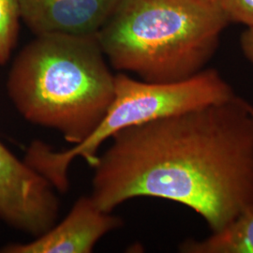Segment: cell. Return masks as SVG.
Returning a JSON list of instances; mask_svg holds the SVG:
<instances>
[{"instance_id":"7","label":"cell","mask_w":253,"mask_h":253,"mask_svg":"<svg viewBox=\"0 0 253 253\" xmlns=\"http://www.w3.org/2000/svg\"><path fill=\"white\" fill-rule=\"evenodd\" d=\"M50 196L45 178L0 142V219L11 228L25 226L43 210Z\"/></svg>"},{"instance_id":"2","label":"cell","mask_w":253,"mask_h":253,"mask_svg":"<svg viewBox=\"0 0 253 253\" xmlns=\"http://www.w3.org/2000/svg\"><path fill=\"white\" fill-rule=\"evenodd\" d=\"M9 100L28 122L78 145L100 125L115 97V75L97 35L36 36L13 60Z\"/></svg>"},{"instance_id":"6","label":"cell","mask_w":253,"mask_h":253,"mask_svg":"<svg viewBox=\"0 0 253 253\" xmlns=\"http://www.w3.org/2000/svg\"><path fill=\"white\" fill-rule=\"evenodd\" d=\"M21 20L36 36L97 35L120 0H17Z\"/></svg>"},{"instance_id":"11","label":"cell","mask_w":253,"mask_h":253,"mask_svg":"<svg viewBox=\"0 0 253 253\" xmlns=\"http://www.w3.org/2000/svg\"><path fill=\"white\" fill-rule=\"evenodd\" d=\"M239 42L245 57L253 64V27H247L245 29Z\"/></svg>"},{"instance_id":"10","label":"cell","mask_w":253,"mask_h":253,"mask_svg":"<svg viewBox=\"0 0 253 253\" xmlns=\"http://www.w3.org/2000/svg\"><path fill=\"white\" fill-rule=\"evenodd\" d=\"M230 23L253 27V0H217Z\"/></svg>"},{"instance_id":"9","label":"cell","mask_w":253,"mask_h":253,"mask_svg":"<svg viewBox=\"0 0 253 253\" xmlns=\"http://www.w3.org/2000/svg\"><path fill=\"white\" fill-rule=\"evenodd\" d=\"M20 10L17 0H0V66L9 62L20 32Z\"/></svg>"},{"instance_id":"1","label":"cell","mask_w":253,"mask_h":253,"mask_svg":"<svg viewBox=\"0 0 253 253\" xmlns=\"http://www.w3.org/2000/svg\"><path fill=\"white\" fill-rule=\"evenodd\" d=\"M94 165L105 212L152 197L190 208L216 233L253 209V103L226 100L128 126Z\"/></svg>"},{"instance_id":"5","label":"cell","mask_w":253,"mask_h":253,"mask_svg":"<svg viewBox=\"0 0 253 253\" xmlns=\"http://www.w3.org/2000/svg\"><path fill=\"white\" fill-rule=\"evenodd\" d=\"M123 225L121 217L101 210L90 195L76 200L62 221L28 243L3 247L2 253H90L105 235Z\"/></svg>"},{"instance_id":"8","label":"cell","mask_w":253,"mask_h":253,"mask_svg":"<svg viewBox=\"0 0 253 253\" xmlns=\"http://www.w3.org/2000/svg\"><path fill=\"white\" fill-rule=\"evenodd\" d=\"M183 253H253V209L207 238H190L179 247Z\"/></svg>"},{"instance_id":"3","label":"cell","mask_w":253,"mask_h":253,"mask_svg":"<svg viewBox=\"0 0 253 253\" xmlns=\"http://www.w3.org/2000/svg\"><path fill=\"white\" fill-rule=\"evenodd\" d=\"M229 24L217 0H120L97 37L116 70L167 84L207 69Z\"/></svg>"},{"instance_id":"4","label":"cell","mask_w":253,"mask_h":253,"mask_svg":"<svg viewBox=\"0 0 253 253\" xmlns=\"http://www.w3.org/2000/svg\"><path fill=\"white\" fill-rule=\"evenodd\" d=\"M232 85L215 69H205L189 79L157 84L115 75V97L100 125L85 140L71 148L54 151L36 140L27 147L24 161L44 177L54 190L66 192L69 169L77 158L90 167L98 161L100 146L121 129L224 100L235 95Z\"/></svg>"}]
</instances>
